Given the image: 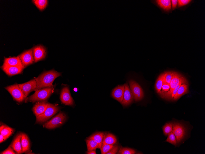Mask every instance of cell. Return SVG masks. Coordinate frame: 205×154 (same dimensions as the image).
Masks as SVG:
<instances>
[{
	"label": "cell",
	"mask_w": 205,
	"mask_h": 154,
	"mask_svg": "<svg viewBox=\"0 0 205 154\" xmlns=\"http://www.w3.org/2000/svg\"><path fill=\"white\" fill-rule=\"evenodd\" d=\"M61 73L54 69L44 72L36 78L37 87L35 90L47 87H52V83Z\"/></svg>",
	"instance_id": "6da1fadb"
},
{
	"label": "cell",
	"mask_w": 205,
	"mask_h": 154,
	"mask_svg": "<svg viewBox=\"0 0 205 154\" xmlns=\"http://www.w3.org/2000/svg\"><path fill=\"white\" fill-rule=\"evenodd\" d=\"M52 87H47L36 90L35 93L26 98L25 102H35L47 100L53 92Z\"/></svg>",
	"instance_id": "7a4b0ae2"
},
{
	"label": "cell",
	"mask_w": 205,
	"mask_h": 154,
	"mask_svg": "<svg viewBox=\"0 0 205 154\" xmlns=\"http://www.w3.org/2000/svg\"><path fill=\"white\" fill-rule=\"evenodd\" d=\"M185 78V77L180 73L177 72H173L172 78L170 83V90L167 92L161 93L159 95L163 98L169 100L173 90L180 81Z\"/></svg>",
	"instance_id": "3957f363"
},
{
	"label": "cell",
	"mask_w": 205,
	"mask_h": 154,
	"mask_svg": "<svg viewBox=\"0 0 205 154\" xmlns=\"http://www.w3.org/2000/svg\"><path fill=\"white\" fill-rule=\"evenodd\" d=\"M59 110V107L48 103L45 111L42 114L36 116V123H42L56 113Z\"/></svg>",
	"instance_id": "277c9868"
},
{
	"label": "cell",
	"mask_w": 205,
	"mask_h": 154,
	"mask_svg": "<svg viewBox=\"0 0 205 154\" xmlns=\"http://www.w3.org/2000/svg\"><path fill=\"white\" fill-rule=\"evenodd\" d=\"M5 88L11 94L13 98L18 102H22L26 99V97L24 94L18 84L6 87Z\"/></svg>",
	"instance_id": "5b68a950"
},
{
	"label": "cell",
	"mask_w": 205,
	"mask_h": 154,
	"mask_svg": "<svg viewBox=\"0 0 205 154\" xmlns=\"http://www.w3.org/2000/svg\"><path fill=\"white\" fill-rule=\"evenodd\" d=\"M130 88L131 90L135 101L141 100L143 98L144 95L142 89L136 81L130 80L129 81Z\"/></svg>",
	"instance_id": "8992f818"
},
{
	"label": "cell",
	"mask_w": 205,
	"mask_h": 154,
	"mask_svg": "<svg viewBox=\"0 0 205 154\" xmlns=\"http://www.w3.org/2000/svg\"><path fill=\"white\" fill-rule=\"evenodd\" d=\"M65 115L60 112L51 120L46 122L44 126L49 129H53L59 127L63 124L66 120Z\"/></svg>",
	"instance_id": "52a82bcc"
},
{
	"label": "cell",
	"mask_w": 205,
	"mask_h": 154,
	"mask_svg": "<svg viewBox=\"0 0 205 154\" xmlns=\"http://www.w3.org/2000/svg\"><path fill=\"white\" fill-rule=\"evenodd\" d=\"M172 132L175 135L176 143H179L184 138L186 133V128L182 124L179 123L172 124Z\"/></svg>",
	"instance_id": "ba28073f"
},
{
	"label": "cell",
	"mask_w": 205,
	"mask_h": 154,
	"mask_svg": "<svg viewBox=\"0 0 205 154\" xmlns=\"http://www.w3.org/2000/svg\"><path fill=\"white\" fill-rule=\"evenodd\" d=\"M18 56L25 68L34 62L33 48L25 51Z\"/></svg>",
	"instance_id": "9c48e42d"
},
{
	"label": "cell",
	"mask_w": 205,
	"mask_h": 154,
	"mask_svg": "<svg viewBox=\"0 0 205 154\" xmlns=\"http://www.w3.org/2000/svg\"><path fill=\"white\" fill-rule=\"evenodd\" d=\"M37 85L36 78L23 84H18L24 94L26 97L30 92L35 90Z\"/></svg>",
	"instance_id": "30bf717a"
},
{
	"label": "cell",
	"mask_w": 205,
	"mask_h": 154,
	"mask_svg": "<svg viewBox=\"0 0 205 154\" xmlns=\"http://www.w3.org/2000/svg\"><path fill=\"white\" fill-rule=\"evenodd\" d=\"M35 62H37L45 58L46 55L45 48L41 45L36 46L33 48Z\"/></svg>",
	"instance_id": "8fae6325"
},
{
	"label": "cell",
	"mask_w": 205,
	"mask_h": 154,
	"mask_svg": "<svg viewBox=\"0 0 205 154\" xmlns=\"http://www.w3.org/2000/svg\"><path fill=\"white\" fill-rule=\"evenodd\" d=\"M60 99L62 102L66 105H72L73 104V100L68 87H64L62 89Z\"/></svg>",
	"instance_id": "7c38bea8"
},
{
	"label": "cell",
	"mask_w": 205,
	"mask_h": 154,
	"mask_svg": "<svg viewBox=\"0 0 205 154\" xmlns=\"http://www.w3.org/2000/svg\"><path fill=\"white\" fill-rule=\"evenodd\" d=\"M124 85V91L123 98L121 103L123 106H126L129 105L133 102V97L128 84L126 83Z\"/></svg>",
	"instance_id": "4fadbf2b"
},
{
	"label": "cell",
	"mask_w": 205,
	"mask_h": 154,
	"mask_svg": "<svg viewBox=\"0 0 205 154\" xmlns=\"http://www.w3.org/2000/svg\"><path fill=\"white\" fill-rule=\"evenodd\" d=\"M1 67L2 70L9 76L21 73L25 68L23 65L20 66H6L2 65Z\"/></svg>",
	"instance_id": "5bb4252c"
},
{
	"label": "cell",
	"mask_w": 205,
	"mask_h": 154,
	"mask_svg": "<svg viewBox=\"0 0 205 154\" xmlns=\"http://www.w3.org/2000/svg\"><path fill=\"white\" fill-rule=\"evenodd\" d=\"M48 103L45 101L37 102L33 106L32 110L36 117L43 113L46 110Z\"/></svg>",
	"instance_id": "9a60e30c"
},
{
	"label": "cell",
	"mask_w": 205,
	"mask_h": 154,
	"mask_svg": "<svg viewBox=\"0 0 205 154\" xmlns=\"http://www.w3.org/2000/svg\"><path fill=\"white\" fill-rule=\"evenodd\" d=\"M124 91V85H118L113 89L111 95L113 98L121 103L123 99Z\"/></svg>",
	"instance_id": "2e32d148"
},
{
	"label": "cell",
	"mask_w": 205,
	"mask_h": 154,
	"mask_svg": "<svg viewBox=\"0 0 205 154\" xmlns=\"http://www.w3.org/2000/svg\"><path fill=\"white\" fill-rule=\"evenodd\" d=\"M10 146L17 154L22 153L21 144V134H18L16 136Z\"/></svg>",
	"instance_id": "e0dca14e"
},
{
	"label": "cell",
	"mask_w": 205,
	"mask_h": 154,
	"mask_svg": "<svg viewBox=\"0 0 205 154\" xmlns=\"http://www.w3.org/2000/svg\"><path fill=\"white\" fill-rule=\"evenodd\" d=\"M6 66H20L22 65L21 61L18 56L17 57L5 58L3 65Z\"/></svg>",
	"instance_id": "ac0fdd59"
},
{
	"label": "cell",
	"mask_w": 205,
	"mask_h": 154,
	"mask_svg": "<svg viewBox=\"0 0 205 154\" xmlns=\"http://www.w3.org/2000/svg\"><path fill=\"white\" fill-rule=\"evenodd\" d=\"M154 2L156 5L165 11L169 12L171 10V0H157Z\"/></svg>",
	"instance_id": "d6986e66"
},
{
	"label": "cell",
	"mask_w": 205,
	"mask_h": 154,
	"mask_svg": "<svg viewBox=\"0 0 205 154\" xmlns=\"http://www.w3.org/2000/svg\"><path fill=\"white\" fill-rule=\"evenodd\" d=\"M189 93L188 86L186 84H182L179 89L176 95L174 97L172 100H176L180 98L182 96Z\"/></svg>",
	"instance_id": "ffe728a7"
},
{
	"label": "cell",
	"mask_w": 205,
	"mask_h": 154,
	"mask_svg": "<svg viewBox=\"0 0 205 154\" xmlns=\"http://www.w3.org/2000/svg\"><path fill=\"white\" fill-rule=\"evenodd\" d=\"M105 134L103 132H96L88 138L92 139L95 141L98 144L99 148H100L102 145Z\"/></svg>",
	"instance_id": "44dd1931"
},
{
	"label": "cell",
	"mask_w": 205,
	"mask_h": 154,
	"mask_svg": "<svg viewBox=\"0 0 205 154\" xmlns=\"http://www.w3.org/2000/svg\"><path fill=\"white\" fill-rule=\"evenodd\" d=\"M21 144L22 152L28 151L30 148V143L27 136L24 133H21Z\"/></svg>",
	"instance_id": "7402d4cb"
},
{
	"label": "cell",
	"mask_w": 205,
	"mask_h": 154,
	"mask_svg": "<svg viewBox=\"0 0 205 154\" xmlns=\"http://www.w3.org/2000/svg\"><path fill=\"white\" fill-rule=\"evenodd\" d=\"M116 137L111 133L105 134L103 141L102 144H109L114 145L117 142Z\"/></svg>",
	"instance_id": "603a6c76"
},
{
	"label": "cell",
	"mask_w": 205,
	"mask_h": 154,
	"mask_svg": "<svg viewBox=\"0 0 205 154\" xmlns=\"http://www.w3.org/2000/svg\"><path fill=\"white\" fill-rule=\"evenodd\" d=\"M165 82L164 73L161 74L157 78L155 84V88L157 93L159 94L163 84Z\"/></svg>",
	"instance_id": "cb8c5ba5"
},
{
	"label": "cell",
	"mask_w": 205,
	"mask_h": 154,
	"mask_svg": "<svg viewBox=\"0 0 205 154\" xmlns=\"http://www.w3.org/2000/svg\"><path fill=\"white\" fill-rule=\"evenodd\" d=\"M0 129V134L8 138L14 132V129L13 128L5 125L1 126Z\"/></svg>",
	"instance_id": "d4e9b609"
},
{
	"label": "cell",
	"mask_w": 205,
	"mask_h": 154,
	"mask_svg": "<svg viewBox=\"0 0 205 154\" xmlns=\"http://www.w3.org/2000/svg\"><path fill=\"white\" fill-rule=\"evenodd\" d=\"M32 2L40 11H43L47 7L48 4V0H34Z\"/></svg>",
	"instance_id": "484cf974"
},
{
	"label": "cell",
	"mask_w": 205,
	"mask_h": 154,
	"mask_svg": "<svg viewBox=\"0 0 205 154\" xmlns=\"http://www.w3.org/2000/svg\"><path fill=\"white\" fill-rule=\"evenodd\" d=\"M88 151L94 150L99 148L98 144L94 140L87 138L86 140Z\"/></svg>",
	"instance_id": "4316f807"
},
{
	"label": "cell",
	"mask_w": 205,
	"mask_h": 154,
	"mask_svg": "<svg viewBox=\"0 0 205 154\" xmlns=\"http://www.w3.org/2000/svg\"><path fill=\"white\" fill-rule=\"evenodd\" d=\"M117 153L118 154H134L136 151L131 148L121 147Z\"/></svg>",
	"instance_id": "83f0119b"
},
{
	"label": "cell",
	"mask_w": 205,
	"mask_h": 154,
	"mask_svg": "<svg viewBox=\"0 0 205 154\" xmlns=\"http://www.w3.org/2000/svg\"><path fill=\"white\" fill-rule=\"evenodd\" d=\"M172 124L171 123H167L163 127V130L164 134L167 136L172 130Z\"/></svg>",
	"instance_id": "f1b7e54d"
},
{
	"label": "cell",
	"mask_w": 205,
	"mask_h": 154,
	"mask_svg": "<svg viewBox=\"0 0 205 154\" xmlns=\"http://www.w3.org/2000/svg\"><path fill=\"white\" fill-rule=\"evenodd\" d=\"M113 145L102 144L100 148L102 154H106L113 147Z\"/></svg>",
	"instance_id": "f546056e"
},
{
	"label": "cell",
	"mask_w": 205,
	"mask_h": 154,
	"mask_svg": "<svg viewBox=\"0 0 205 154\" xmlns=\"http://www.w3.org/2000/svg\"><path fill=\"white\" fill-rule=\"evenodd\" d=\"M166 141L176 146V139L172 131L168 135V137Z\"/></svg>",
	"instance_id": "4dcf8cb0"
},
{
	"label": "cell",
	"mask_w": 205,
	"mask_h": 154,
	"mask_svg": "<svg viewBox=\"0 0 205 154\" xmlns=\"http://www.w3.org/2000/svg\"><path fill=\"white\" fill-rule=\"evenodd\" d=\"M173 72L168 71L165 72L164 73L165 77V82L167 84H170L172 78Z\"/></svg>",
	"instance_id": "1f68e13d"
},
{
	"label": "cell",
	"mask_w": 205,
	"mask_h": 154,
	"mask_svg": "<svg viewBox=\"0 0 205 154\" xmlns=\"http://www.w3.org/2000/svg\"><path fill=\"white\" fill-rule=\"evenodd\" d=\"M190 0H178L177 6L180 7L186 6L189 4L191 2Z\"/></svg>",
	"instance_id": "d6a6232c"
},
{
	"label": "cell",
	"mask_w": 205,
	"mask_h": 154,
	"mask_svg": "<svg viewBox=\"0 0 205 154\" xmlns=\"http://www.w3.org/2000/svg\"><path fill=\"white\" fill-rule=\"evenodd\" d=\"M170 88V84L164 82L162 86L161 93L166 92L169 91Z\"/></svg>",
	"instance_id": "836d02e7"
},
{
	"label": "cell",
	"mask_w": 205,
	"mask_h": 154,
	"mask_svg": "<svg viewBox=\"0 0 205 154\" xmlns=\"http://www.w3.org/2000/svg\"><path fill=\"white\" fill-rule=\"evenodd\" d=\"M0 154H15L16 152L14 151V150L12 148L10 145L5 150L1 152Z\"/></svg>",
	"instance_id": "e575fe53"
},
{
	"label": "cell",
	"mask_w": 205,
	"mask_h": 154,
	"mask_svg": "<svg viewBox=\"0 0 205 154\" xmlns=\"http://www.w3.org/2000/svg\"><path fill=\"white\" fill-rule=\"evenodd\" d=\"M119 149V147L118 145L114 146L112 149L106 154H115L117 153Z\"/></svg>",
	"instance_id": "d590c367"
},
{
	"label": "cell",
	"mask_w": 205,
	"mask_h": 154,
	"mask_svg": "<svg viewBox=\"0 0 205 154\" xmlns=\"http://www.w3.org/2000/svg\"><path fill=\"white\" fill-rule=\"evenodd\" d=\"M178 0H171V9L173 10L176 9L177 6Z\"/></svg>",
	"instance_id": "8d00e7d4"
},
{
	"label": "cell",
	"mask_w": 205,
	"mask_h": 154,
	"mask_svg": "<svg viewBox=\"0 0 205 154\" xmlns=\"http://www.w3.org/2000/svg\"><path fill=\"white\" fill-rule=\"evenodd\" d=\"M8 138L5 136L1 134H0V143H1L5 140L7 139Z\"/></svg>",
	"instance_id": "74e56055"
},
{
	"label": "cell",
	"mask_w": 205,
	"mask_h": 154,
	"mask_svg": "<svg viewBox=\"0 0 205 154\" xmlns=\"http://www.w3.org/2000/svg\"><path fill=\"white\" fill-rule=\"evenodd\" d=\"M86 154H96L95 150H91L88 151L86 152Z\"/></svg>",
	"instance_id": "f35d334b"
}]
</instances>
